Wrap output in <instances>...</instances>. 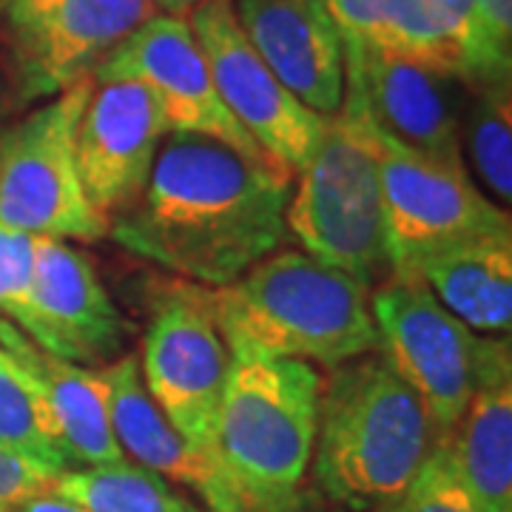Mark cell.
Here are the masks:
<instances>
[{
	"instance_id": "cell-1",
	"label": "cell",
	"mask_w": 512,
	"mask_h": 512,
	"mask_svg": "<svg viewBox=\"0 0 512 512\" xmlns=\"http://www.w3.org/2000/svg\"><path fill=\"white\" fill-rule=\"evenodd\" d=\"M291 177L197 134H168L143 197L111 220L126 251L202 288H225L288 237Z\"/></svg>"
},
{
	"instance_id": "cell-2",
	"label": "cell",
	"mask_w": 512,
	"mask_h": 512,
	"mask_svg": "<svg viewBox=\"0 0 512 512\" xmlns=\"http://www.w3.org/2000/svg\"><path fill=\"white\" fill-rule=\"evenodd\" d=\"M441 430L379 350L333 367L319 396L313 476L353 510L387 507L407 490Z\"/></svg>"
},
{
	"instance_id": "cell-3",
	"label": "cell",
	"mask_w": 512,
	"mask_h": 512,
	"mask_svg": "<svg viewBox=\"0 0 512 512\" xmlns=\"http://www.w3.org/2000/svg\"><path fill=\"white\" fill-rule=\"evenodd\" d=\"M205 296L231 353L339 367L379 350L370 288L299 248Z\"/></svg>"
},
{
	"instance_id": "cell-4",
	"label": "cell",
	"mask_w": 512,
	"mask_h": 512,
	"mask_svg": "<svg viewBox=\"0 0 512 512\" xmlns=\"http://www.w3.org/2000/svg\"><path fill=\"white\" fill-rule=\"evenodd\" d=\"M322 376L299 359L231 353L217 458L251 512H288L316 444Z\"/></svg>"
},
{
	"instance_id": "cell-5",
	"label": "cell",
	"mask_w": 512,
	"mask_h": 512,
	"mask_svg": "<svg viewBox=\"0 0 512 512\" xmlns=\"http://www.w3.org/2000/svg\"><path fill=\"white\" fill-rule=\"evenodd\" d=\"M285 228L299 251L373 288L393 276L379 157L359 92L345 80V103L296 174Z\"/></svg>"
},
{
	"instance_id": "cell-6",
	"label": "cell",
	"mask_w": 512,
	"mask_h": 512,
	"mask_svg": "<svg viewBox=\"0 0 512 512\" xmlns=\"http://www.w3.org/2000/svg\"><path fill=\"white\" fill-rule=\"evenodd\" d=\"M83 77L0 134V222L32 237L97 242L109 220L94 211L77 174L74 137L92 97Z\"/></svg>"
},
{
	"instance_id": "cell-7",
	"label": "cell",
	"mask_w": 512,
	"mask_h": 512,
	"mask_svg": "<svg viewBox=\"0 0 512 512\" xmlns=\"http://www.w3.org/2000/svg\"><path fill=\"white\" fill-rule=\"evenodd\" d=\"M379 350L393 373L416 390L447 433L476 396L487 367L510 339H478L413 276H387L370 296Z\"/></svg>"
},
{
	"instance_id": "cell-8",
	"label": "cell",
	"mask_w": 512,
	"mask_h": 512,
	"mask_svg": "<svg viewBox=\"0 0 512 512\" xmlns=\"http://www.w3.org/2000/svg\"><path fill=\"white\" fill-rule=\"evenodd\" d=\"M370 120L379 157L384 222L393 276H410L421 259L476 237L512 231L510 214L478 191L464 163H444Z\"/></svg>"
},
{
	"instance_id": "cell-9",
	"label": "cell",
	"mask_w": 512,
	"mask_h": 512,
	"mask_svg": "<svg viewBox=\"0 0 512 512\" xmlns=\"http://www.w3.org/2000/svg\"><path fill=\"white\" fill-rule=\"evenodd\" d=\"M228 370L231 350L208 296L188 288L168 293L146 330L140 376L168 424L211 458H217V419Z\"/></svg>"
},
{
	"instance_id": "cell-10",
	"label": "cell",
	"mask_w": 512,
	"mask_h": 512,
	"mask_svg": "<svg viewBox=\"0 0 512 512\" xmlns=\"http://www.w3.org/2000/svg\"><path fill=\"white\" fill-rule=\"evenodd\" d=\"M214 77L217 94L259 151L282 174H296L311 163L330 117L302 106L262 63L239 29L231 0H208L188 18Z\"/></svg>"
},
{
	"instance_id": "cell-11",
	"label": "cell",
	"mask_w": 512,
	"mask_h": 512,
	"mask_svg": "<svg viewBox=\"0 0 512 512\" xmlns=\"http://www.w3.org/2000/svg\"><path fill=\"white\" fill-rule=\"evenodd\" d=\"M106 80L140 83L154 97L168 134L211 137L251 160L268 163L251 134L225 109L188 20L154 15L143 23L94 69V83Z\"/></svg>"
},
{
	"instance_id": "cell-12",
	"label": "cell",
	"mask_w": 512,
	"mask_h": 512,
	"mask_svg": "<svg viewBox=\"0 0 512 512\" xmlns=\"http://www.w3.org/2000/svg\"><path fill=\"white\" fill-rule=\"evenodd\" d=\"M160 15L151 0H46L6 15L23 97H57L94 69L143 23Z\"/></svg>"
},
{
	"instance_id": "cell-13",
	"label": "cell",
	"mask_w": 512,
	"mask_h": 512,
	"mask_svg": "<svg viewBox=\"0 0 512 512\" xmlns=\"http://www.w3.org/2000/svg\"><path fill=\"white\" fill-rule=\"evenodd\" d=\"M165 137L163 114L140 83H94L77 123L74 154L83 191L109 225L143 197Z\"/></svg>"
},
{
	"instance_id": "cell-14",
	"label": "cell",
	"mask_w": 512,
	"mask_h": 512,
	"mask_svg": "<svg viewBox=\"0 0 512 512\" xmlns=\"http://www.w3.org/2000/svg\"><path fill=\"white\" fill-rule=\"evenodd\" d=\"M18 330L37 348L83 367L111 365L126 339V322L92 259L49 237H37L29 311Z\"/></svg>"
},
{
	"instance_id": "cell-15",
	"label": "cell",
	"mask_w": 512,
	"mask_h": 512,
	"mask_svg": "<svg viewBox=\"0 0 512 512\" xmlns=\"http://www.w3.org/2000/svg\"><path fill=\"white\" fill-rule=\"evenodd\" d=\"M242 35L288 92L322 117L345 103V35L325 0H231Z\"/></svg>"
},
{
	"instance_id": "cell-16",
	"label": "cell",
	"mask_w": 512,
	"mask_h": 512,
	"mask_svg": "<svg viewBox=\"0 0 512 512\" xmlns=\"http://www.w3.org/2000/svg\"><path fill=\"white\" fill-rule=\"evenodd\" d=\"M345 74L373 123L444 163L461 160L458 97L461 80L407 57L373 52L345 37Z\"/></svg>"
},
{
	"instance_id": "cell-17",
	"label": "cell",
	"mask_w": 512,
	"mask_h": 512,
	"mask_svg": "<svg viewBox=\"0 0 512 512\" xmlns=\"http://www.w3.org/2000/svg\"><path fill=\"white\" fill-rule=\"evenodd\" d=\"M103 373L109 382L111 430L123 456L188 487L205 501L208 512H251L220 461L188 444L151 402L137 356H120Z\"/></svg>"
},
{
	"instance_id": "cell-18",
	"label": "cell",
	"mask_w": 512,
	"mask_h": 512,
	"mask_svg": "<svg viewBox=\"0 0 512 512\" xmlns=\"http://www.w3.org/2000/svg\"><path fill=\"white\" fill-rule=\"evenodd\" d=\"M342 35L467 83L473 0H325Z\"/></svg>"
},
{
	"instance_id": "cell-19",
	"label": "cell",
	"mask_w": 512,
	"mask_h": 512,
	"mask_svg": "<svg viewBox=\"0 0 512 512\" xmlns=\"http://www.w3.org/2000/svg\"><path fill=\"white\" fill-rule=\"evenodd\" d=\"M0 348L35 382L72 467H103L126 458L111 430L109 382L103 367L94 370L63 362L37 348L12 322H0Z\"/></svg>"
},
{
	"instance_id": "cell-20",
	"label": "cell",
	"mask_w": 512,
	"mask_h": 512,
	"mask_svg": "<svg viewBox=\"0 0 512 512\" xmlns=\"http://www.w3.org/2000/svg\"><path fill=\"white\" fill-rule=\"evenodd\" d=\"M441 450L484 512H512L510 345L487 367L461 419L441 433Z\"/></svg>"
},
{
	"instance_id": "cell-21",
	"label": "cell",
	"mask_w": 512,
	"mask_h": 512,
	"mask_svg": "<svg viewBox=\"0 0 512 512\" xmlns=\"http://www.w3.org/2000/svg\"><path fill=\"white\" fill-rule=\"evenodd\" d=\"M424 282L447 311L476 333L507 336L512 325V231L450 245L421 259Z\"/></svg>"
},
{
	"instance_id": "cell-22",
	"label": "cell",
	"mask_w": 512,
	"mask_h": 512,
	"mask_svg": "<svg viewBox=\"0 0 512 512\" xmlns=\"http://www.w3.org/2000/svg\"><path fill=\"white\" fill-rule=\"evenodd\" d=\"M55 495L86 512H205L171 481L128 458L60 473Z\"/></svg>"
},
{
	"instance_id": "cell-23",
	"label": "cell",
	"mask_w": 512,
	"mask_h": 512,
	"mask_svg": "<svg viewBox=\"0 0 512 512\" xmlns=\"http://www.w3.org/2000/svg\"><path fill=\"white\" fill-rule=\"evenodd\" d=\"M0 447L40 461L57 473L72 470L63 441L29 373L0 348Z\"/></svg>"
},
{
	"instance_id": "cell-24",
	"label": "cell",
	"mask_w": 512,
	"mask_h": 512,
	"mask_svg": "<svg viewBox=\"0 0 512 512\" xmlns=\"http://www.w3.org/2000/svg\"><path fill=\"white\" fill-rule=\"evenodd\" d=\"M470 151L484 185L495 202L512 200V103L510 83L487 86L470 111Z\"/></svg>"
},
{
	"instance_id": "cell-25",
	"label": "cell",
	"mask_w": 512,
	"mask_h": 512,
	"mask_svg": "<svg viewBox=\"0 0 512 512\" xmlns=\"http://www.w3.org/2000/svg\"><path fill=\"white\" fill-rule=\"evenodd\" d=\"M512 69V0H473L467 83L507 86Z\"/></svg>"
},
{
	"instance_id": "cell-26",
	"label": "cell",
	"mask_w": 512,
	"mask_h": 512,
	"mask_svg": "<svg viewBox=\"0 0 512 512\" xmlns=\"http://www.w3.org/2000/svg\"><path fill=\"white\" fill-rule=\"evenodd\" d=\"M387 507L390 512H484V507L458 481L441 444L433 447L407 490Z\"/></svg>"
},
{
	"instance_id": "cell-27",
	"label": "cell",
	"mask_w": 512,
	"mask_h": 512,
	"mask_svg": "<svg viewBox=\"0 0 512 512\" xmlns=\"http://www.w3.org/2000/svg\"><path fill=\"white\" fill-rule=\"evenodd\" d=\"M37 237L0 222V316L18 328L29 311Z\"/></svg>"
},
{
	"instance_id": "cell-28",
	"label": "cell",
	"mask_w": 512,
	"mask_h": 512,
	"mask_svg": "<svg viewBox=\"0 0 512 512\" xmlns=\"http://www.w3.org/2000/svg\"><path fill=\"white\" fill-rule=\"evenodd\" d=\"M60 473L20 456L9 447H0V512L12 510L29 498L55 493V484Z\"/></svg>"
},
{
	"instance_id": "cell-29",
	"label": "cell",
	"mask_w": 512,
	"mask_h": 512,
	"mask_svg": "<svg viewBox=\"0 0 512 512\" xmlns=\"http://www.w3.org/2000/svg\"><path fill=\"white\" fill-rule=\"evenodd\" d=\"M6 512H86L80 510L77 504L72 501H63L60 495L49 493V495H37V498H29V501H23L18 507H12V510Z\"/></svg>"
},
{
	"instance_id": "cell-30",
	"label": "cell",
	"mask_w": 512,
	"mask_h": 512,
	"mask_svg": "<svg viewBox=\"0 0 512 512\" xmlns=\"http://www.w3.org/2000/svg\"><path fill=\"white\" fill-rule=\"evenodd\" d=\"M151 3L157 6V12H160V15L188 20L194 12H197V9H200L202 3H208V0H151Z\"/></svg>"
},
{
	"instance_id": "cell-31",
	"label": "cell",
	"mask_w": 512,
	"mask_h": 512,
	"mask_svg": "<svg viewBox=\"0 0 512 512\" xmlns=\"http://www.w3.org/2000/svg\"><path fill=\"white\" fill-rule=\"evenodd\" d=\"M6 15H15V12H26V9H35V6H43L46 0H0Z\"/></svg>"
}]
</instances>
